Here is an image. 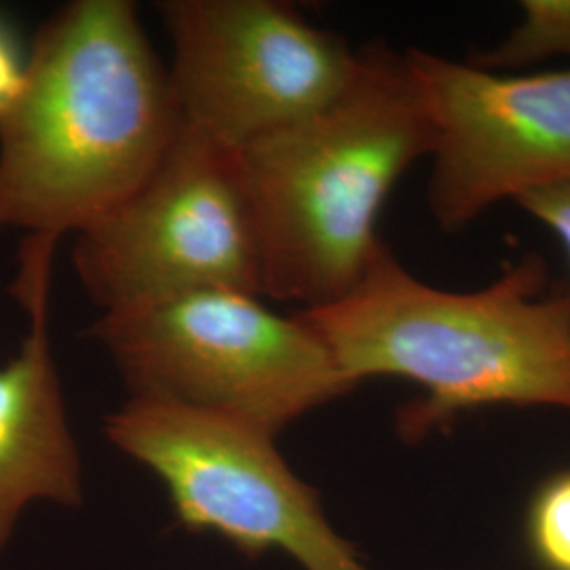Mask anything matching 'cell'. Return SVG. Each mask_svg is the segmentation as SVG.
<instances>
[{"label":"cell","mask_w":570,"mask_h":570,"mask_svg":"<svg viewBox=\"0 0 570 570\" xmlns=\"http://www.w3.org/2000/svg\"><path fill=\"white\" fill-rule=\"evenodd\" d=\"M183 117L131 0H75L37 30L0 115V230L58 244L161 164Z\"/></svg>","instance_id":"6da1fadb"},{"label":"cell","mask_w":570,"mask_h":570,"mask_svg":"<svg viewBox=\"0 0 570 570\" xmlns=\"http://www.w3.org/2000/svg\"><path fill=\"white\" fill-rule=\"evenodd\" d=\"M346 381L397 376L425 391L400 414L410 440L494 404L570 412V289L527 256L475 292L421 282L387 245L330 305L296 311Z\"/></svg>","instance_id":"7a4b0ae2"},{"label":"cell","mask_w":570,"mask_h":570,"mask_svg":"<svg viewBox=\"0 0 570 570\" xmlns=\"http://www.w3.org/2000/svg\"><path fill=\"white\" fill-rule=\"evenodd\" d=\"M431 148L406 56L370 42L334 102L237 150L263 298L298 311L343 298L383 245L376 226L393 186Z\"/></svg>","instance_id":"3957f363"},{"label":"cell","mask_w":570,"mask_h":570,"mask_svg":"<svg viewBox=\"0 0 570 570\" xmlns=\"http://www.w3.org/2000/svg\"><path fill=\"white\" fill-rule=\"evenodd\" d=\"M237 289H202L106 313L91 336L131 391L244 421L275 435L353 385L301 320Z\"/></svg>","instance_id":"277c9868"},{"label":"cell","mask_w":570,"mask_h":570,"mask_svg":"<svg viewBox=\"0 0 570 570\" xmlns=\"http://www.w3.org/2000/svg\"><path fill=\"white\" fill-rule=\"evenodd\" d=\"M72 263L106 313L202 289L263 298V265L237 150L183 122L161 164L77 233Z\"/></svg>","instance_id":"5b68a950"},{"label":"cell","mask_w":570,"mask_h":570,"mask_svg":"<svg viewBox=\"0 0 570 570\" xmlns=\"http://www.w3.org/2000/svg\"><path fill=\"white\" fill-rule=\"evenodd\" d=\"M104 433L150 469L188 532L223 537L247 558L279 550L305 570H367L330 527L320 494L275 446V435L225 414L129 397Z\"/></svg>","instance_id":"8992f818"},{"label":"cell","mask_w":570,"mask_h":570,"mask_svg":"<svg viewBox=\"0 0 570 570\" xmlns=\"http://www.w3.org/2000/svg\"><path fill=\"white\" fill-rule=\"evenodd\" d=\"M169 81L183 122L233 150L334 102L360 49L275 0H165Z\"/></svg>","instance_id":"52a82bcc"},{"label":"cell","mask_w":570,"mask_h":570,"mask_svg":"<svg viewBox=\"0 0 570 570\" xmlns=\"http://www.w3.org/2000/svg\"><path fill=\"white\" fill-rule=\"evenodd\" d=\"M404 56L433 129L428 202L444 230L570 183V68L501 75L423 49Z\"/></svg>","instance_id":"ba28073f"},{"label":"cell","mask_w":570,"mask_h":570,"mask_svg":"<svg viewBox=\"0 0 570 570\" xmlns=\"http://www.w3.org/2000/svg\"><path fill=\"white\" fill-rule=\"evenodd\" d=\"M56 245L28 237L11 287L28 313L30 330L20 353L0 366V553L28 505L82 503L81 454L68 425L49 345V279Z\"/></svg>","instance_id":"9c48e42d"},{"label":"cell","mask_w":570,"mask_h":570,"mask_svg":"<svg viewBox=\"0 0 570 570\" xmlns=\"http://www.w3.org/2000/svg\"><path fill=\"white\" fill-rule=\"evenodd\" d=\"M551 58L570 60V0H524L522 20L505 41L471 63L494 72L527 68Z\"/></svg>","instance_id":"30bf717a"},{"label":"cell","mask_w":570,"mask_h":570,"mask_svg":"<svg viewBox=\"0 0 570 570\" xmlns=\"http://www.w3.org/2000/svg\"><path fill=\"white\" fill-rule=\"evenodd\" d=\"M530 543L541 564L570 570V471L537 492L529 520Z\"/></svg>","instance_id":"8fae6325"},{"label":"cell","mask_w":570,"mask_h":570,"mask_svg":"<svg viewBox=\"0 0 570 570\" xmlns=\"http://www.w3.org/2000/svg\"><path fill=\"white\" fill-rule=\"evenodd\" d=\"M515 204L560 242L570 265V183L532 193Z\"/></svg>","instance_id":"7c38bea8"},{"label":"cell","mask_w":570,"mask_h":570,"mask_svg":"<svg viewBox=\"0 0 570 570\" xmlns=\"http://www.w3.org/2000/svg\"><path fill=\"white\" fill-rule=\"evenodd\" d=\"M26 56L11 26L0 16V115L16 102L26 75Z\"/></svg>","instance_id":"4fadbf2b"}]
</instances>
